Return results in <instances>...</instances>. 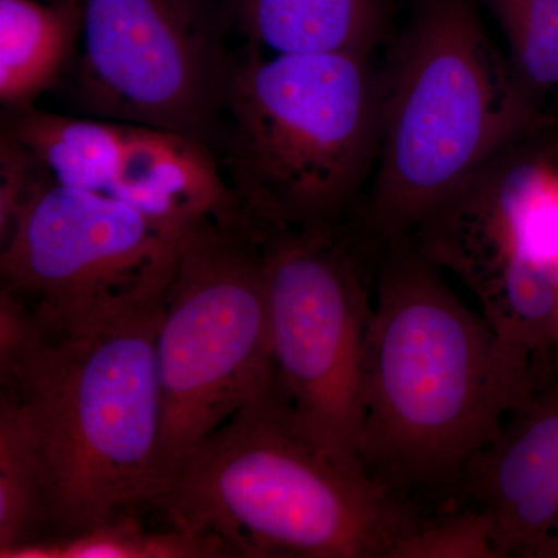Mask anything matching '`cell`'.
<instances>
[{
    "label": "cell",
    "mask_w": 558,
    "mask_h": 558,
    "mask_svg": "<svg viewBox=\"0 0 558 558\" xmlns=\"http://www.w3.org/2000/svg\"><path fill=\"white\" fill-rule=\"evenodd\" d=\"M50 179L32 150L3 130L0 135V242L9 236L22 209Z\"/></svg>",
    "instance_id": "d6986e66"
},
{
    "label": "cell",
    "mask_w": 558,
    "mask_h": 558,
    "mask_svg": "<svg viewBox=\"0 0 558 558\" xmlns=\"http://www.w3.org/2000/svg\"><path fill=\"white\" fill-rule=\"evenodd\" d=\"M556 149H557V156H558V138H557V146H556Z\"/></svg>",
    "instance_id": "44dd1931"
},
{
    "label": "cell",
    "mask_w": 558,
    "mask_h": 558,
    "mask_svg": "<svg viewBox=\"0 0 558 558\" xmlns=\"http://www.w3.org/2000/svg\"><path fill=\"white\" fill-rule=\"evenodd\" d=\"M380 113L373 57L234 58L216 154L238 207L266 226L344 222L373 175Z\"/></svg>",
    "instance_id": "5b68a950"
},
{
    "label": "cell",
    "mask_w": 558,
    "mask_h": 558,
    "mask_svg": "<svg viewBox=\"0 0 558 558\" xmlns=\"http://www.w3.org/2000/svg\"><path fill=\"white\" fill-rule=\"evenodd\" d=\"M531 352L465 306L413 241L380 245L362 365L359 461L425 517L538 380Z\"/></svg>",
    "instance_id": "6da1fadb"
},
{
    "label": "cell",
    "mask_w": 558,
    "mask_h": 558,
    "mask_svg": "<svg viewBox=\"0 0 558 558\" xmlns=\"http://www.w3.org/2000/svg\"><path fill=\"white\" fill-rule=\"evenodd\" d=\"M3 130L32 150L58 185L108 194L123 159L128 124L31 106L9 110Z\"/></svg>",
    "instance_id": "5bb4252c"
},
{
    "label": "cell",
    "mask_w": 558,
    "mask_h": 558,
    "mask_svg": "<svg viewBox=\"0 0 558 558\" xmlns=\"http://www.w3.org/2000/svg\"><path fill=\"white\" fill-rule=\"evenodd\" d=\"M183 227L49 179L0 242L2 288L49 328L156 303L174 275Z\"/></svg>",
    "instance_id": "ba28073f"
},
{
    "label": "cell",
    "mask_w": 558,
    "mask_h": 558,
    "mask_svg": "<svg viewBox=\"0 0 558 558\" xmlns=\"http://www.w3.org/2000/svg\"><path fill=\"white\" fill-rule=\"evenodd\" d=\"M156 363L163 495L186 454L275 380L263 252L241 209L183 227Z\"/></svg>",
    "instance_id": "8992f818"
},
{
    "label": "cell",
    "mask_w": 558,
    "mask_h": 558,
    "mask_svg": "<svg viewBox=\"0 0 558 558\" xmlns=\"http://www.w3.org/2000/svg\"><path fill=\"white\" fill-rule=\"evenodd\" d=\"M43 538L38 450L24 407L0 395V557Z\"/></svg>",
    "instance_id": "9a60e30c"
},
{
    "label": "cell",
    "mask_w": 558,
    "mask_h": 558,
    "mask_svg": "<svg viewBox=\"0 0 558 558\" xmlns=\"http://www.w3.org/2000/svg\"><path fill=\"white\" fill-rule=\"evenodd\" d=\"M230 557L218 539L170 526L143 527L140 515L69 538L40 539L5 558H218Z\"/></svg>",
    "instance_id": "2e32d148"
},
{
    "label": "cell",
    "mask_w": 558,
    "mask_h": 558,
    "mask_svg": "<svg viewBox=\"0 0 558 558\" xmlns=\"http://www.w3.org/2000/svg\"><path fill=\"white\" fill-rule=\"evenodd\" d=\"M391 558H497V554L487 517L461 508L428 517L400 539Z\"/></svg>",
    "instance_id": "ac0fdd59"
},
{
    "label": "cell",
    "mask_w": 558,
    "mask_h": 558,
    "mask_svg": "<svg viewBox=\"0 0 558 558\" xmlns=\"http://www.w3.org/2000/svg\"><path fill=\"white\" fill-rule=\"evenodd\" d=\"M534 558H558V513L556 523L550 529L548 537H546L543 545L535 553Z\"/></svg>",
    "instance_id": "ffe728a7"
},
{
    "label": "cell",
    "mask_w": 558,
    "mask_h": 558,
    "mask_svg": "<svg viewBox=\"0 0 558 558\" xmlns=\"http://www.w3.org/2000/svg\"><path fill=\"white\" fill-rule=\"evenodd\" d=\"M490 523L497 558H534L558 513V385L537 380L462 473L449 510Z\"/></svg>",
    "instance_id": "30bf717a"
},
{
    "label": "cell",
    "mask_w": 558,
    "mask_h": 558,
    "mask_svg": "<svg viewBox=\"0 0 558 558\" xmlns=\"http://www.w3.org/2000/svg\"><path fill=\"white\" fill-rule=\"evenodd\" d=\"M255 223L269 300L275 384L296 428L341 468L363 473L362 365L379 245L336 226Z\"/></svg>",
    "instance_id": "52a82bcc"
},
{
    "label": "cell",
    "mask_w": 558,
    "mask_h": 558,
    "mask_svg": "<svg viewBox=\"0 0 558 558\" xmlns=\"http://www.w3.org/2000/svg\"><path fill=\"white\" fill-rule=\"evenodd\" d=\"M83 27L81 0H0V101L31 108L65 72Z\"/></svg>",
    "instance_id": "4fadbf2b"
},
{
    "label": "cell",
    "mask_w": 558,
    "mask_h": 558,
    "mask_svg": "<svg viewBox=\"0 0 558 558\" xmlns=\"http://www.w3.org/2000/svg\"><path fill=\"white\" fill-rule=\"evenodd\" d=\"M163 306L165 296L62 328L32 314L0 329L2 392L24 407L38 450L40 539L157 510Z\"/></svg>",
    "instance_id": "7a4b0ae2"
},
{
    "label": "cell",
    "mask_w": 558,
    "mask_h": 558,
    "mask_svg": "<svg viewBox=\"0 0 558 558\" xmlns=\"http://www.w3.org/2000/svg\"><path fill=\"white\" fill-rule=\"evenodd\" d=\"M381 75L379 149L357 223L377 245L411 241L537 108L473 0H413Z\"/></svg>",
    "instance_id": "277c9868"
},
{
    "label": "cell",
    "mask_w": 558,
    "mask_h": 558,
    "mask_svg": "<svg viewBox=\"0 0 558 558\" xmlns=\"http://www.w3.org/2000/svg\"><path fill=\"white\" fill-rule=\"evenodd\" d=\"M498 22L517 83L537 102L558 87V0H481Z\"/></svg>",
    "instance_id": "e0dca14e"
},
{
    "label": "cell",
    "mask_w": 558,
    "mask_h": 558,
    "mask_svg": "<svg viewBox=\"0 0 558 558\" xmlns=\"http://www.w3.org/2000/svg\"><path fill=\"white\" fill-rule=\"evenodd\" d=\"M557 343H558V341H557Z\"/></svg>",
    "instance_id": "7402d4cb"
},
{
    "label": "cell",
    "mask_w": 558,
    "mask_h": 558,
    "mask_svg": "<svg viewBox=\"0 0 558 558\" xmlns=\"http://www.w3.org/2000/svg\"><path fill=\"white\" fill-rule=\"evenodd\" d=\"M157 512L248 558H391L427 520L315 449L275 380L186 454Z\"/></svg>",
    "instance_id": "3957f363"
},
{
    "label": "cell",
    "mask_w": 558,
    "mask_h": 558,
    "mask_svg": "<svg viewBox=\"0 0 558 558\" xmlns=\"http://www.w3.org/2000/svg\"><path fill=\"white\" fill-rule=\"evenodd\" d=\"M395 0H236L248 49L274 54H366L387 36Z\"/></svg>",
    "instance_id": "7c38bea8"
},
{
    "label": "cell",
    "mask_w": 558,
    "mask_h": 558,
    "mask_svg": "<svg viewBox=\"0 0 558 558\" xmlns=\"http://www.w3.org/2000/svg\"><path fill=\"white\" fill-rule=\"evenodd\" d=\"M108 194L180 227L240 208L215 150L182 132L140 124H128L123 159Z\"/></svg>",
    "instance_id": "8fae6325"
},
{
    "label": "cell",
    "mask_w": 558,
    "mask_h": 558,
    "mask_svg": "<svg viewBox=\"0 0 558 558\" xmlns=\"http://www.w3.org/2000/svg\"><path fill=\"white\" fill-rule=\"evenodd\" d=\"M81 5V108L97 119L182 132L216 153L234 61L218 11L207 0Z\"/></svg>",
    "instance_id": "9c48e42d"
}]
</instances>
